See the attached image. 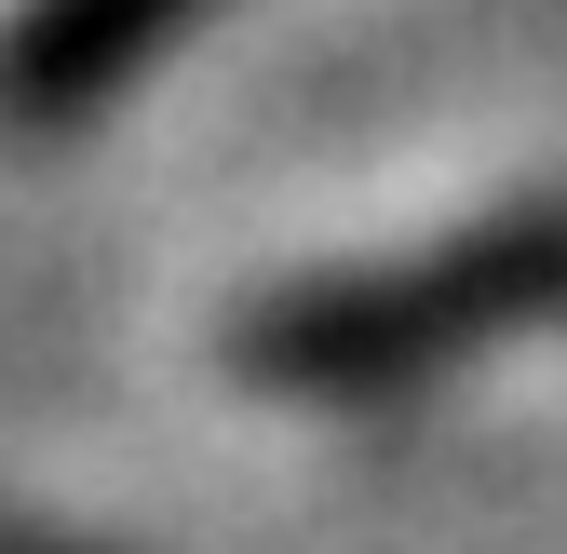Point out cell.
<instances>
[{
	"instance_id": "cell-2",
	"label": "cell",
	"mask_w": 567,
	"mask_h": 554,
	"mask_svg": "<svg viewBox=\"0 0 567 554\" xmlns=\"http://www.w3.org/2000/svg\"><path fill=\"white\" fill-rule=\"evenodd\" d=\"M203 0H0V135H54L109 109Z\"/></svg>"
},
{
	"instance_id": "cell-1",
	"label": "cell",
	"mask_w": 567,
	"mask_h": 554,
	"mask_svg": "<svg viewBox=\"0 0 567 554\" xmlns=\"http://www.w3.org/2000/svg\"><path fill=\"white\" fill-rule=\"evenodd\" d=\"M554 311H567V203L501 189V203L405 217L379 244L244 270L217 298V379L270 392V406H379V392H419L460 352H501Z\"/></svg>"
}]
</instances>
